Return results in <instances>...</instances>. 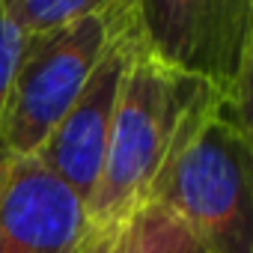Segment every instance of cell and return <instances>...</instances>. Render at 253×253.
I'll list each match as a JSON object with an SVG mask.
<instances>
[{
    "label": "cell",
    "mask_w": 253,
    "mask_h": 253,
    "mask_svg": "<svg viewBox=\"0 0 253 253\" xmlns=\"http://www.w3.org/2000/svg\"><path fill=\"white\" fill-rule=\"evenodd\" d=\"M250 119L217 98L173 149L146 203L167 209L206 253H253Z\"/></svg>",
    "instance_id": "2"
},
{
    "label": "cell",
    "mask_w": 253,
    "mask_h": 253,
    "mask_svg": "<svg viewBox=\"0 0 253 253\" xmlns=\"http://www.w3.org/2000/svg\"><path fill=\"white\" fill-rule=\"evenodd\" d=\"M116 229L119 226H86L84 238L78 241V247L72 253H113L116 244Z\"/></svg>",
    "instance_id": "10"
},
{
    "label": "cell",
    "mask_w": 253,
    "mask_h": 253,
    "mask_svg": "<svg viewBox=\"0 0 253 253\" xmlns=\"http://www.w3.org/2000/svg\"><path fill=\"white\" fill-rule=\"evenodd\" d=\"M134 27V0H113L89 15L24 36L0 119V155H36L101 57Z\"/></svg>",
    "instance_id": "3"
},
{
    "label": "cell",
    "mask_w": 253,
    "mask_h": 253,
    "mask_svg": "<svg viewBox=\"0 0 253 253\" xmlns=\"http://www.w3.org/2000/svg\"><path fill=\"white\" fill-rule=\"evenodd\" d=\"M21 48H24V30L9 15L6 3L0 0V119H3V110H6V98H9V86H12V75H15Z\"/></svg>",
    "instance_id": "9"
},
{
    "label": "cell",
    "mask_w": 253,
    "mask_h": 253,
    "mask_svg": "<svg viewBox=\"0 0 253 253\" xmlns=\"http://www.w3.org/2000/svg\"><path fill=\"white\" fill-rule=\"evenodd\" d=\"M220 98L214 86L158 63L140 39L122 72L110 140L86 203L92 226H119L140 209L185 131Z\"/></svg>",
    "instance_id": "1"
},
{
    "label": "cell",
    "mask_w": 253,
    "mask_h": 253,
    "mask_svg": "<svg viewBox=\"0 0 253 253\" xmlns=\"http://www.w3.org/2000/svg\"><path fill=\"white\" fill-rule=\"evenodd\" d=\"M134 42H137V27L113 42V48L101 57V63L84 84L81 95L72 101L66 116L54 125V131L45 137V143L36 152V158L54 176H60L84 200V206L89 203L104 164L119 84Z\"/></svg>",
    "instance_id": "6"
},
{
    "label": "cell",
    "mask_w": 253,
    "mask_h": 253,
    "mask_svg": "<svg viewBox=\"0 0 253 253\" xmlns=\"http://www.w3.org/2000/svg\"><path fill=\"white\" fill-rule=\"evenodd\" d=\"M86 226L84 200L36 155H0V253H72Z\"/></svg>",
    "instance_id": "5"
},
{
    "label": "cell",
    "mask_w": 253,
    "mask_h": 253,
    "mask_svg": "<svg viewBox=\"0 0 253 253\" xmlns=\"http://www.w3.org/2000/svg\"><path fill=\"white\" fill-rule=\"evenodd\" d=\"M9 15L18 21L24 36L42 33L51 27H60L66 21H75L81 15H89L113 0H3Z\"/></svg>",
    "instance_id": "8"
},
{
    "label": "cell",
    "mask_w": 253,
    "mask_h": 253,
    "mask_svg": "<svg viewBox=\"0 0 253 253\" xmlns=\"http://www.w3.org/2000/svg\"><path fill=\"white\" fill-rule=\"evenodd\" d=\"M113 253H206L194 235L158 203H143L116 229Z\"/></svg>",
    "instance_id": "7"
},
{
    "label": "cell",
    "mask_w": 253,
    "mask_h": 253,
    "mask_svg": "<svg viewBox=\"0 0 253 253\" xmlns=\"http://www.w3.org/2000/svg\"><path fill=\"white\" fill-rule=\"evenodd\" d=\"M137 39L164 66L206 81L250 119L253 0H134Z\"/></svg>",
    "instance_id": "4"
}]
</instances>
